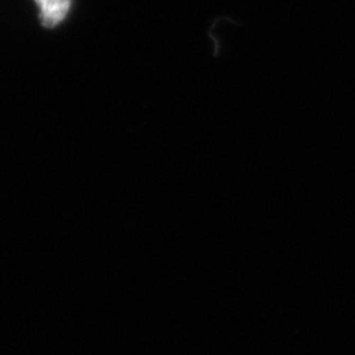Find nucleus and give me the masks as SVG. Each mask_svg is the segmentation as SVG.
I'll return each instance as SVG.
<instances>
[{
  "mask_svg": "<svg viewBox=\"0 0 355 355\" xmlns=\"http://www.w3.org/2000/svg\"><path fill=\"white\" fill-rule=\"evenodd\" d=\"M43 26L55 28L68 15L71 0H37Z\"/></svg>",
  "mask_w": 355,
  "mask_h": 355,
  "instance_id": "nucleus-1",
  "label": "nucleus"
}]
</instances>
